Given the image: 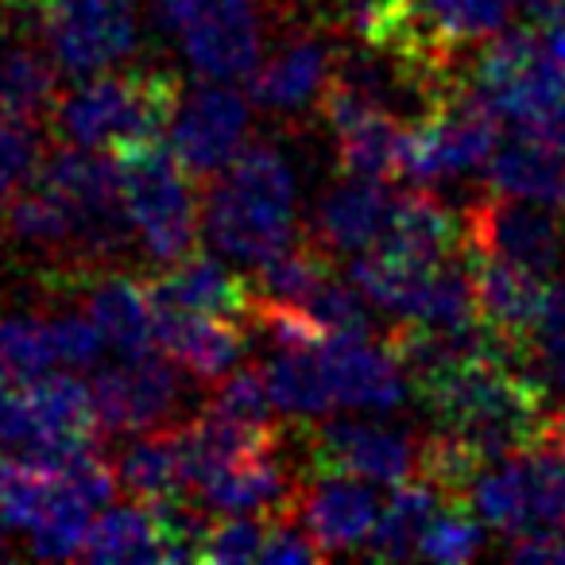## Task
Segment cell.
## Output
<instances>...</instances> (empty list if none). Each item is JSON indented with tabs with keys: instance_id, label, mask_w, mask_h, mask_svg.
Wrapping results in <instances>:
<instances>
[{
	"instance_id": "obj_1",
	"label": "cell",
	"mask_w": 565,
	"mask_h": 565,
	"mask_svg": "<svg viewBox=\"0 0 565 565\" xmlns=\"http://www.w3.org/2000/svg\"><path fill=\"white\" fill-rule=\"evenodd\" d=\"M202 225L225 256L264 264L295 241V179L271 143H248L210 179Z\"/></svg>"
},
{
	"instance_id": "obj_2",
	"label": "cell",
	"mask_w": 565,
	"mask_h": 565,
	"mask_svg": "<svg viewBox=\"0 0 565 565\" xmlns=\"http://www.w3.org/2000/svg\"><path fill=\"white\" fill-rule=\"evenodd\" d=\"M182 102V82L163 66L140 71L89 74L55 109V128L66 143L78 148H125V143L159 140L171 132V120Z\"/></svg>"
},
{
	"instance_id": "obj_3",
	"label": "cell",
	"mask_w": 565,
	"mask_h": 565,
	"mask_svg": "<svg viewBox=\"0 0 565 565\" xmlns=\"http://www.w3.org/2000/svg\"><path fill=\"white\" fill-rule=\"evenodd\" d=\"M32 179L63 205L74 236V267L78 275H94L102 264L125 256L132 241V221H128L125 198H120L117 163L102 159L94 148L63 143L40 167Z\"/></svg>"
},
{
	"instance_id": "obj_4",
	"label": "cell",
	"mask_w": 565,
	"mask_h": 565,
	"mask_svg": "<svg viewBox=\"0 0 565 565\" xmlns=\"http://www.w3.org/2000/svg\"><path fill=\"white\" fill-rule=\"evenodd\" d=\"M120 179V198L143 248L159 264H179L198 248L202 205L194 198V179L171 148L159 140L125 143L113 151Z\"/></svg>"
},
{
	"instance_id": "obj_5",
	"label": "cell",
	"mask_w": 565,
	"mask_h": 565,
	"mask_svg": "<svg viewBox=\"0 0 565 565\" xmlns=\"http://www.w3.org/2000/svg\"><path fill=\"white\" fill-rule=\"evenodd\" d=\"M461 94H469L500 120L539 128L565 109V66L542 47L539 32L526 24L480 43L477 58L461 71Z\"/></svg>"
},
{
	"instance_id": "obj_6",
	"label": "cell",
	"mask_w": 565,
	"mask_h": 565,
	"mask_svg": "<svg viewBox=\"0 0 565 565\" xmlns=\"http://www.w3.org/2000/svg\"><path fill=\"white\" fill-rule=\"evenodd\" d=\"M480 523L508 539H557L565 531V457L557 449H523L480 469L469 484Z\"/></svg>"
},
{
	"instance_id": "obj_7",
	"label": "cell",
	"mask_w": 565,
	"mask_h": 565,
	"mask_svg": "<svg viewBox=\"0 0 565 565\" xmlns=\"http://www.w3.org/2000/svg\"><path fill=\"white\" fill-rule=\"evenodd\" d=\"M94 430V395L78 376L47 372L32 384L0 387V454L58 457L89 446Z\"/></svg>"
},
{
	"instance_id": "obj_8",
	"label": "cell",
	"mask_w": 565,
	"mask_h": 565,
	"mask_svg": "<svg viewBox=\"0 0 565 565\" xmlns=\"http://www.w3.org/2000/svg\"><path fill=\"white\" fill-rule=\"evenodd\" d=\"M140 0H28L43 47L74 78L109 71L136 51Z\"/></svg>"
},
{
	"instance_id": "obj_9",
	"label": "cell",
	"mask_w": 565,
	"mask_h": 565,
	"mask_svg": "<svg viewBox=\"0 0 565 565\" xmlns=\"http://www.w3.org/2000/svg\"><path fill=\"white\" fill-rule=\"evenodd\" d=\"M495 143H500V117L457 89L407 125L403 174L418 186L457 179L488 167Z\"/></svg>"
},
{
	"instance_id": "obj_10",
	"label": "cell",
	"mask_w": 565,
	"mask_h": 565,
	"mask_svg": "<svg viewBox=\"0 0 565 565\" xmlns=\"http://www.w3.org/2000/svg\"><path fill=\"white\" fill-rule=\"evenodd\" d=\"M465 252L554 275L565 256V228L550 205L492 190L465 210Z\"/></svg>"
},
{
	"instance_id": "obj_11",
	"label": "cell",
	"mask_w": 565,
	"mask_h": 565,
	"mask_svg": "<svg viewBox=\"0 0 565 565\" xmlns=\"http://www.w3.org/2000/svg\"><path fill=\"white\" fill-rule=\"evenodd\" d=\"M310 477H353L369 484L418 480V438L384 423H322L307 434Z\"/></svg>"
},
{
	"instance_id": "obj_12",
	"label": "cell",
	"mask_w": 565,
	"mask_h": 565,
	"mask_svg": "<svg viewBox=\"0 0 565 565\" xmlns=\"http://www.w3.org/2000/svg\"><path fill=\"white\" fill-rule=\"evenodd\" d=\"M97 426L109 434H143L163 426L179 411L186 384L174 361L151 353H132L120 364H109L89 384Z\"/></svg>"
},
{
	"instance_id": "obj_13",
	"label": "cell",
	"mask_w": 565,
	"mask_h": 565,
	"mask_svg": "<svg viewBox=\"0 0 565 565\" xmlns=\"http://www.w3.org/2000/svg\"><path fill=\"white\" fill-rule=\"evenodd\" d=\"M472 271V295H477V322L500 349L523 361L534 349V333L546 315L550 282L546 275L526 271L508 259L465 252Z\"/></svg>"
},
{
	"instance_id": "obj_14",
	"label": "cell",
	"mask_w": 565,
	"mask_h": 565,
	"mask_svg": "<svg viewBox=\"0 0 565 565\" xmlns=\"http://www.w3.org/2000/svg\"><path fill=\"white\" fill-rule=\"evenodd\" d=\"M248 120V102L228 82H205L179 102V113L171 120V151L190 179H213L244 148Z\"/></svg>"
},
{
	"instance_id": "obj_15",
	"label": "cell",
	"mask_w": 565,
	"mask_h": 565,
	"mask_svg": "<svg viewBox=\"0 0 565 565\" xmlns=\"http://www.w3.org/2000/svg\"><path fill=\"white\" fill-rule=\"evenodd\" d=\"M174 35L202 78L241 82L264 51V17L256 0H202Z\"/></svg>"
},
{
	"instance_id": "obj_16",
	"label": "cell",
	"mask_w": 565,
	"mask_h": 565,
	"mask_svg": "<svg viewBox=\"0 0 565 565\" xmlns=\"http://www.w3.org/2000/svg\"><path fill=\"white\" fill-rule=\"evenodd\" d=\"M279 449V446H275ZM275 449L252 454L244 461L221 469L205 484H198V500L205 511L221 515H259V519H295L302 495V480L291 472Z\"/></svg>"
},
{
	"instance_id": "obj_17",
	"label": "cell",
	"mask_w": 565,
	"mask_h": 565,
	"mask_svg": "<svg viewBox=\"0 0 565 565\" xmlns=\"http://www.w3.org/2000/svg\"><path fill=\"white\" fill-rule=\"evenodd\" d=\"M338 407L395 411L407 392V372L392 349H380L369 333H333L318 345Z\"/></svg>"
},
{
	"instance_id": "obj_18",
	"label": "cell",
	"mask_w": 565,
	"mask_h": 565,
	"mask_svg": "<svg viewBox=\"0 0 565 565\" xmlns=\"http://www.w3.org/2000/svg\"><path fill=\"white\" fill-rule=\"evenodd\" d=\"M333 66H338V51L322 43V35H291L248 74V97L259 109L295 117L322 102Z\"/></svg>"
},
{
	"instance_id": "obj_19",
	"label": "cell",
	"mask_w": 565,
	"mask_h": 565,
	"mask_svg": "<svg viewBox=\"0 0 565 565\" xmlns=\"http://www.w3.org/2000/svg\"><path fill=\"white\" fill-rule=\"evenodd\" d=\"M376 492L369 480L353 477H315V484H302L299 508L295 515L302 519V531L310 534L318 550L326 554H345L369 542L372 523H376Z\"/></svg>"
},
{
	"instance_id": "obj_20",
	"label": "cell",
	"mask_w": 565,
	"mask_h": 565,
	"mask_svg": "<svg viewBox=\"0 0 565 565\" xmlns=\"http://www.w3.org/2000/svg\"><path fill=\"white\" fill-rule=\"evenodd\" d=\"M148 287L159 307L217 315V318H233V322H248L252 307H256L252 279L236 275L221 259L194 256V252L186 259H179V264H167V271L156 275Z\"/></svg>"
},
{
	"instance_id": "obj_21",
	"label": "cell",
	"mask_w": 565,
	"mask_h": 565,
	"mask_svg": "<svg viewBox=\"0 0 565 565\" xmlns=\"http://www.w3.org/2000/svg\"><path fill=\"white\" fill-rule=\"evenodd\" d=\"M156 345L194 380H221L244 356V330L233 318L171 310L156 302Z\"/></svg>"
},
{
	"instance_id": "obj_22",
	"label": "cell",
	"mask_w": 565,
	"mask_h": 565,
	"mask_svg": "<svg viewBox=\"0 0 565 565\" xmlns=\"http://www.w3.org/2000/svg\"><path fill=\"white\" fill-rule=\"evenodd\" d=\"M372 248L411 264H441L465 248V217H457L430 190H415L392 202L384 236Z\"/></svg>"
},
{
	"instance_id": "obj_23",
	"label": "cell",
	"mask_w": 565,
	"mask_h": 565,
	"mask_svg": "<svg viewBox=\"0 0 565 565\" xmlns=\"http://www.w3.org/2000/svg\"><path fill=\"white\" fill-rule=\"evenodd\" d=\"M86 315L117 353H151L156 349V299L151 287L132 275L94 271L86 275Z\"/></svg>"
},
{
	"instance_id": "obj_24",
	"label": "cell",
	"mask_w": 565,
	"mask_h": 565,
	"mask_svg": "<svg viewBox=\"0 0 565 565\" xmlns=\"http://www.w3.org/2000/svg\"><path fill=\"white\" fill-rule=\"evenodd\" d=\"M395 198L384 190L380 179H353L349 174L341 186L322 198L315 213V241L330 256L338 252H369L384 236L387 213Z\"/></svg>"
},
{
	"instance_id": "obj_25",
	"label": "cell",
	"mask_w": 565,
	"mask_h": 565,
	"mask_svg": "<svg viewBox=\"0 0 565 565\" xmlns=\"http://www.w3.org/2000/svg\"><path fill=\"white\" fill-rule=\"evenodd\" d=\"M117 484L140 503H171L186 500L194 488L190 480L186 438L179 430H143L140 441L125 449L117 465Z\"/></svg>"
},
{
	"instance_id": "obj_26",
	"label": "cell",
	"mask_w": 565,
	"mask_h": 565,
	"mask_svg": "<svg viewBox=\"0 0 565 565\" xmlns=\"http://www.w3.org/2000/svg\"><path fill=\"white\" fill-rule=\"evenodd\" d=\"M488 186L495 194L526 198V202L557 205L565 202V156L546 136L519 128L511 143H495L488 159Z\"/></svg>"
},
{
	"instance_id": "obj_27",
	"label": "cell",
	"mask_w": 565,
	"mask_h": 565,
	"mask_svg": "<svg viewBox=\"0 0 565 565\" xmlns=\"http://www.w3.org/2000/svg\"><path fill=\"white\" fill-rule=\"evenodd\" d=\"M338 132V163L353 179H395L403 174V148H407V120L387 109H356L333 120Z\"/></svg>"
},
{
	"instance_id": "obj_28",
	"label": "cell",
	"mask_w": 565,
	"mask_h": 565,
	"mask_svg": "<svg viewBox=\"0 0 565 565\" xmlns=\"http://www.w3.org/2000/svg\"><path fill=\"white\" fill-rule=\"evenodd\" d=\"M58 63L47 47L35 43H9L0 47V113L24 125H55L58 109Z\"/></svg>"
},
{
	"instance_id": "obj_29",
	"label": "cell",
	"mask_w": 565,
	"mask_h": 565,
	"mask_svg": "<svg viewBox=\"0 0 565 565\" xmlns=\"http://www.w3.org/2000/svg\"><path fill=\"white\" fill-rule=\"evenodd\" d=\"M82 557L89 562H167V523L156 503L109 508L89 523Z\"/></svg>"
},
{
	"instance_id": "obj_30",
	"label": "cell",
	"mask_w": 565,
	"mask_h": 565,
	"mask_svg": "<svg viewBox=\"0 0 565 565\" xmlns=\"http://www.w3.org/2000/svg\"><path fill=\"white\" fill-rule=\"evenodd\" d=\"M438 500L441 492L434 484H426V480H403V484H395L392 500L380 508L376 523H372L369 554L384 557V562L415 557L426 526L438 515Z\"/></svg>"
},
{
	"instance_id": "obj_31",
	"label": "cell",
	"mask_w": 565,
	"mask_h": 565,
	"mask_svg": "<svg viewBox=\"0 0 565 565\" xmlns=\"http://www.w3.org/2000/svg\"><path fill=\"white\" fill-rule=\"evenodd\" d=\"M264 380L275 407L287 411V415L322 418L338 407L318 349H279V356L267 361Z\"/></svg>"
},
{
	"instance_id": "obj_32",
	"label": "cell",
	"mask_w": 565,
	"mask_h": 565,
	"mask_svg": "<svg viewBox=\"0 0 565 565\" xmlns=\"http://www.w3.org/2000/svg\"><path fill=\"white\" fill-rule=\"evenodd\" d=\"M418 9L438 47L461 58V47H480L508 28L515 0H418Z\"/></svg>"
},
{
	"instance_id": "obj_33",
	"label": "cell",
	"mask_w": 565,
	"mask_h": 565,
	"mask_svg": "<svg viewBox=\"0 0 565 565\" xmlns=\"http://www.w3.org/2000/svg\"><path fill=\"white\" fill-rule=\"evenodd\" d=\"M55 330L32 315H0V387H20L55 372Z\"/></svg>"
},
{
	"instance_id": "obj_34",
	"label": "cell",
	"mask_w": 565,
	"mask_h": 565,
	"mask_svg": "<svg viewBox=\"0 0 565 565\" xmlns=\"http://www.w3.org/2000/svg\"><path fill=\"white\" fill-rule=\"evenodd\" d=\"M480 546H484V523L469 515L461 500H449V508H438V515L426 526L418 554L434 562H469L480 554Z\"/></svg>"
},
{
	"instance_id": "obj_35",
	"label": "cell",
	"mask_w": 565,
	"mask_h": 565,
	"mask_svg": "<svg viewBox=\"0 0 565 565\" xmlns=\"http://www.w3.org/2000/svg\"><path fill=\"white\" fill-rule=\"evenodd\" d=\"M267 526H271V519L259 515H228L221 523H210L202 542V562H259Z\"/></svg>"
},
{
	"instance_id": "obj_36",
	"label": "cell",
	"mask_w": 565,
	"mask_h": 565,
	"mask_svg": "<svg viewBox=\"0 0 565 565\" xmlns=\"http://www.w3.org/2000/svg\"><path fill=\"white\" fill-rule=\"evenodd\" d=\"M40 167V128L0 113V205Z\"/></svg>"
},
{
	"instance_id": "obj_37",
	"label": "cell",
	"mask_w": 565,
	"mask_h": 565,
	"mask_svg": "<svg viewBox=\"0 0 565 565\" xmlns=\"http://www.w3.org/2000/svg\"><path fill=\"white\" fill-rule=\"evenodd\" d=\"M210 407L225 411V415L241 418V423H256V426H275L271 423V392H267L264 372L256 369H233L217 380V392H213Z\"/></svg>"
},
{
	"instance_id": "obj_38",
	"label": "cell",
	"mask_w": 565,
	"mask_h": 565,
	"mask_svg": "<svg viewBox=\"0 0 565 565\" xmlns=\"http://www.w3.org/2000/svg\"><path fill=\"white\" fill-rule=\"evenodd\" d=\"M534 353H539L542 376L565 392V279L550 287L546 315L534 333Z\"/></svg>"
},
{
	"instance_id": "obj_39",
	"label": "cell",
	"mask_w": 565,
	"mask_h": 565,
	"mask_svg": "<svg viewBox=\"0 0 565 565\" xmlns=\"http://www.w3.org/2000/svg\"><path fill=\"white\" fill-rule=\"evenodd\" d=\"M55 330V353H58V364L66 369H94L102 361V349H105V338L102 330L94 326V318H78V315H63L51 322Z\"/></svg>"
},
{
	"instance_id": "obj_40",
	"label": "cell",
	"mask_w": 565,
	"mask_h": 565,
	"mask_svg": "<svg viewBox=\"0 0 565 565\" xmlns=\"http://www.w3.org/2000/svg\"><path fill=\"white\" fill-rule=\"evenodd\" d=\"M318 557H322V550H318L315 542H310V534L302 531V526H295V519H271L259 562H291V565H302V562H318Z\"/></svg>"
},
{
	"instance_id": "obj_41",
	"label": "cell",
	"mask_w": 565,
	"mask_h": 565,
	"mask_svg": "<svg viewBox=\"0 0 565 565\" xmlns=\"http://www.w3.org/2000/svg\"><path fill=\"white\" fill-rule=\"evenodd\" d=\"M534 32H539L542 47L550 51V55L557 58V63L565 66V9H557L554 17H546L542 24H531Z\"/></svg>"
},
{
	"instance_id": "obj_42",
	"label": "cell",
	"mask_w": 565,
	"mask_h": 565,
	"mask_svg": "<svg viewBox=\"0 0 565 565\" xmlns=\"http://www.w3.org/2000/svg\"><path fill=\"white\" fill-rule=\"evenodd\" d=\"M198 4H202V0H156V17H159V24H163L167 32H179Z\"/></svg>"
},
{
	"instance_id": "obj_43",
	"label": "cell",
	"mask_w": 565,
	"mask_h": 565,
	"mask_svg": "<svg viewBox=\"0 0 565 565\" xmlns=\"http://www.w3.org/2000/svg\"><path fill=\"white\" fill-rule=\"evenodd\" d=\"M542 446L546 449H557L565 457V407L550 411L546 415V434H542Z\"/></svg>"
},
{
	"instance_id": "obj_44",
	"label": "cell",
	"mask_w": 565,
	"mask_h": 565,
	"mask_svg": "<svg viewBox=\"0 0 565 565\" xmlns=\"http://www.w3.org/2000/svg\"><path fill=\"white\" fill-rule=\"evenodd\" d=\"M515 9H523L526 24H542V20L554 17L557 9H565V0H515Z\"/></svg>"
},
{
	"instance_id": "obj_45",
	"label": "cell",
	"mask_w": 565,
	"mask_h": 565,
	"mask_svg": "<svg viewBox=\"0 0 565 565\" xmlns=\"http://www.w3.org/2000/svg\"><path fill=\"white\" fill-rule=\"evenodd\" d=\"M531 132L546 136V140L554 143V148H557V151H562V156H565V109H562V113H554V117H550L546 125L531 128Z\"/></svg>"
},
{
	"instance_id": "obj_46",
	"label": "cell",
	"mask_w": 565,
	"mask_h": 565,
	"mask_svg": "<svg viewBox=\"0 0 565 565\" xmlns=\"http://www.w3.org/2000/svg\"><path fill=\"white\" fill-rule=\"evenodd\" d=\"M554 562H565V531L557 534V550H554Z\"/></svg>"
}]
</instances>
